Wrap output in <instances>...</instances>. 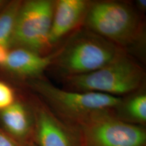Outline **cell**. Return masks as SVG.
Masks as SVG:
<instances>
[{
    "instance_id": "7c38bea8",
    "label": "cell",
    "mask_w": 146,
    "mask_h": 146,
    "mask_svg": "<svg viewBox=\"0 0 146 146\" xmlns=\"http://www.w3.org/2000/svg\"><path fill=\"white\" fill-rule=\"evenodd\" d=\"M22 1H12L6 3L0 11V45L10 48L11 41L15 27L18 11Z\"/></svg>"
},
{
    "instance_id": "9c48e42d",
    "label": "cell",
    "mask_w": 146,
    "mask_h": 146,
    "mask_svg": "<svg viewBox=\"0 0 146 146\" xmlns=\"http://www.w3.org/2000/svg\"><path fill=\"white\" fill-rule=\"evenodd\" d=\"M0 123L1 129L21 146L33 142L34 116L31 106L15 101L0 110Z\"/></svg>"
},
{
    "instance_id": "8992f818",
    "label": "cell",
    "mask_w": 146,
    "mask_h": 146,
    "mask_svg": "<svg viewBox=\"0 0 146 146\" xmlns=\"http://www.w3.org/2000/svg\"><path fill=\"white\" fill-rule=\"evenodd\" d=\"M78 128L83 146H146L145 127L126 123L114 110L95 113Z\"/></svg>"
},
{
    "instance_id": "5b68a950",
    "label": "cell",
    "mask_w": 146,
    "mask_h": 146,
    "mask_svg": "<svg viewBox=\"0 0 146 146\" xmlns=\"http://www.w3.org/2000/svg\"><path fill=\"white\" fill-rule=\"evenodd\" d=\"M56 1L29 0L23 1L18 11L11 47L27 49L41 55L51 50L49 35Z\"/></svg>"
},
{
    "instance_id": "6da1fadb",
    "label": "cell",
    "mask_w": 146,
    "mask_h": 146,
    "mask_svg": "<svg viewBox=\"0 0 146 146\" xmlns=\"http://www.w3.org/2000/svg\"><path fill=\"white\" fill-rule=\"evenodd\" d=\"M79 30L56 51L51 66L63 78L94 72L127 52L86 29Z\"/></svg>"
},
{
    "instance_id": "3957f363",
    "label": "cell",
    "mask_w": 146,
    "mask_h": 146,
    "mask_svg": "<svg viewBox=\"0 0 146 146\" xmlns=\"http://www.w3.org/2000/svg\"><path fill=\"white\" fill-rule=\"evenodd\" d=\"M83 25L124 50L137 43L143 33V25L137 12L129 3L123 1L91 2Z\"/></svg>"
},
{
    "instance_id": "5bb4252c",
    "label": "cell",
    "mask_w": 146,
    "mask_h": 146,
    "mask_svg": "<svg viewBox=\"0 0 146 146\" xmlns=\"http://www.w3.org/2000/svg\"><path fill=\"white\" fill-rule=\"evenodd\" d=\"M0 146H21L0 128Z\"/></svg>"
},
{
    "instance_id": "ac0fdd59",
    "label": "cell",
    "mask_w": 146,
    "mask_h": 146,
    "mask_svg": "<svg viewBox=\"0 0 146 146\" xmlns=\"http://www.w3.org/2000/svg\"><path fill=\"white\" fill-rule=\"evenodd\" d=\"M23 146H36V145L33 143V142H31V143H27V144H26V145H25Z\"/></svg>"
},
{
    "instance_id": "9a60e30c",
    "label": "cell",
    "mask_w": 146,
    "mask_h": 146,
    "mask_svg": "<svg viewBox=\"0 0 146 146\" xmlns=\"http://www.w3.org/2000/svg\"><path fill=\"white\" fill-rule=\"evenodd\" d=\"M10 49L5 45H0V66H3L8 58Z\"/></svg>"
},
{
    "instance_id": "ba28073f",
    "label": "cell",
    "mask_w": 146,
    "mask_h": 146,
    "mask_svg": "<svg viewBox=\"0 0 146 146\" xmlns=\"http://www.w3.org/2000/svg\"><path fill=\"white\" fill-rule=\"evenodd\" d=\"M91 1L87 0L56 1L52 27L49 35L50 48L83 25Z\"/></svg>"
},
{
    "instance_id": "7a4b0ae2",
    "label": "cell",
    "mask_w": 146,
    "mask_h": 146,
    "mask_svg": "<svg viewBox=\"0 0 146 146\" xmlns=\"http://www.w3.org/2000/svg\"><path fill=\"white\" fill-rule=\"evenodd\" d=\"M31 85L39 99L58 118L77 127L95 113L114 110L123 100V97L60 89L43 78L33 79Z\"/></svg>"
},
{
    "instance_id": "277c9868",
    "label": "cell",
    "mask_w": 146,
    "mask_h": 146,
    "mask_svg": "<svg viewBox=\"0 0 146 146\" xmlns=\"http://www.w3.org/2000/svg\"><path fill=\"white\" fill-rule=\"evenodd\" d=\"M145 76L143 67L125 52L94 72L63 78L68 90L122 98L121 96L137 92L143 84Z\"/></svg>"
},
{
    "instance_id": "4fadbf2b",
    "label": "cell",
    "mask_w": 146,
    "mask_h": 146,
    "mask_svg": "<svg viewBox=\"0 0 146 146\" xmlns=\"http://www.w3.org/2000/svg\"><path fill=\"white\" fill-rule=\"evenodd\" d=\"M15 102V95L11 87L0 81V110L10 106Z\"/></svg>"
},
{
    "instance_id": "2e32d148",
    "label": "cell",
    "mask_w": 146,
    "mask_h": 146,
    "mask_svg": "<svg viewBox=\"0 0 146 146\" xmlns=\"http://www.w3.org/2000/svg\"><path fill=\"white\" fill-rule=\"evenodd\" d=\"M136 5L137 10L143 12L146 8V1L145 0H138L136 1Z\"/></svg>"
},
{
    "instance_id": "8fae6325",
    "label": "cell",
    "mask_w": 146,
    "mask_h": 146,
    "mask_svg": "<svg viewBox=\"0 0 146 146\" xmlns=\"http://www.w3.org/2000/svg\"><path fill=\"white\" fill-rule=\"evenodd\" d=\"M119 119L133 125L145 127L146 124V95L140 92L133 95L114 110Z\"/></svg>"
},
{
    "instance_id": "30bf717a",
    "label": "cell",
    "mask_w": 146,
    "mask_h": 146,
    "mask_svg": "<svg viewBox=\"0 0 146 146\" xmlns=\"http://www.w3.org/2000/svg\"><path fill=\"white\" fill-rule=\"evenodd\" d=\"M56 51L41 55L27 49L14 47L9 51L2 67L16 75L34 79L40 78L43 72L52 66Z\"/></svg>"
},
{
    "instance_id": "e0dca14e",
    "label": "cell",
    "mask_w": 146,
    "mask_h": 146,
    "mask_svg": "<svg viewBox=\"0 0 146 146\" xmlns=\"http://www.w3.org/2000/svg\"><path fill=\"white\" fill-rule=\"evenodd\" d=\"M5 2H6V1H2V0H0V11H1V9L3 8V7L4 6L5 3H6Z\"/></svg>"
},
{
    "instance_id": "52a82bcc",
    "label": "cell",
    "mask_w": 146,
    "mask_h": 146,
    "mask_svg": "<svg viewBox=\"0 0 146 146\" xmlns=\"http://www.w3.org/2000/svg\"><path fill=\"white\" fill-rule=\"evenodd\" d=\"M31 106L34 116L33 142L36 146H83L79 128L58 118L39 98Z\"/></svg>"
}]
</instances>
